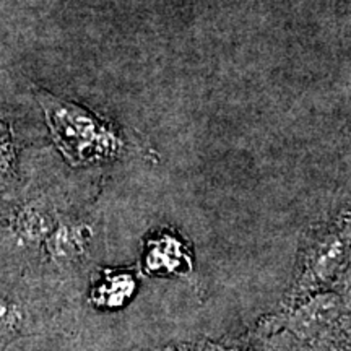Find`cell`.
Returning <instances> with one entry per match:
<instances>
[{"label": "cell", "instance_id": "cell-7", "mask_svg": "<svg viewBox=\"0 0 351 351\" xmlns=\"http://www.w3.org/2000/svg\"><path fill=\"white\" fill-rule=\"evenodd\" d=\"M20 327V313L15 307L0 302V351L15 337Z\"/></svg>", "mask_w": 351, "mask_h": 351}, {"label": "cell", "instance_id": "cell-6", "mask_svg": "<svg viewBox=\"0 0 351 351\" xmlns=\"http://www.w3.org/2000/svg\"><path fill=\"white\" fill-rule=\"evenodd\" d=\"M135 288L134 278L129 275H111L108 276L106 282L101 285L93 298L98 301V304L106 306H121L124 304L127 298L132 296Z\"/></svg>", "mask_w": 351, "mask_h": 351}, {"label": "cell", "instance_id": "cell-3", "mask_svg": "<svg viewBox=\"0 0 351 351\" xmlns=\"http://www.w3.org/2000/svg\"><path fill=\"white\" fill-rule=\"evenodd\" d=\"M86 243V228L62 225L51 231V234L44 241V247L52 261L70 262L85 252Z\"/></svg>", "mask_w": 351, "mask_h": 351}, {"label": "cell", "instance_id": "cell-5", "mask_svg": "<svg viewBox=\"0 0 351 351\" xmlns=\"http://www.w3.org/2000/svg\"><path fill=\"white\" fill-rule=\"evenodd\" d=\"M51 231L49 218L38 210H25L13 219V232L25 243H44Z\"/></svg>", "mask_w": 351, "mask_h": 351}, {"label": "cell", "instance_id": "cell-2", "mask_svg": "<svg viewBox=\"0 0 351 351\" xmlns=\"http://www.w3.org/2000/svg\"><path fill=\"white\" fill-rule=\"evenodd\" d=\"M348 257V236L333 234L320 241L307 252L304 269L298 276L296 293L306 295L313 289L332 282L339 271L343 269L345 258Z\"/></svg>", "mask_w": 351, "mask_h": 351}, {"label": "cell", "instance_id": "cell-4", "mask_svg": "<svg viewBox=\"0 0 351 351\" xmlns=\"http://www.w3.org/2000/svg\"><path fill=\"white\" fill-rule=\"evenodd\" d=\"M148 270H166L178 271L182 265L186 254L182 251V245L178 239L171 236H163L160 241L152 243V251L148 249Z\"/></svg>", "mask_w": 351, "mask_h": 351}, {"label": "cell", "instance_id": "cell-1", "mask_svg": "<svg viewBox=\"0 0 351 351\" xmlns=\"http://www.w3.org/2000/svg\"><path fill=\"white\" fill-rule=\"evenodd\" d=\"M38 98L46 112L47 124L57 148L70 163L80 165L103 160L119 150V142L109 127L73 104L39 91Z\"/></svg>", "mask_w": 351, "mask_h": 351}, {"label": "cell", "instance_id": "cell-8", "mask_svg": "<svg viewBox=\"0 0 351 351\" xmlns=\"http://www.w3.org/2000/svg\"><path fill=\"white\" fill-rule=\"evenodd\" d=\"M13 161H15V148H13L10 130L0 124V174L5 176L10 173L13 169Z\"/></svg>", "mask_w": 351, "mask_h": 351}]
</instances>
